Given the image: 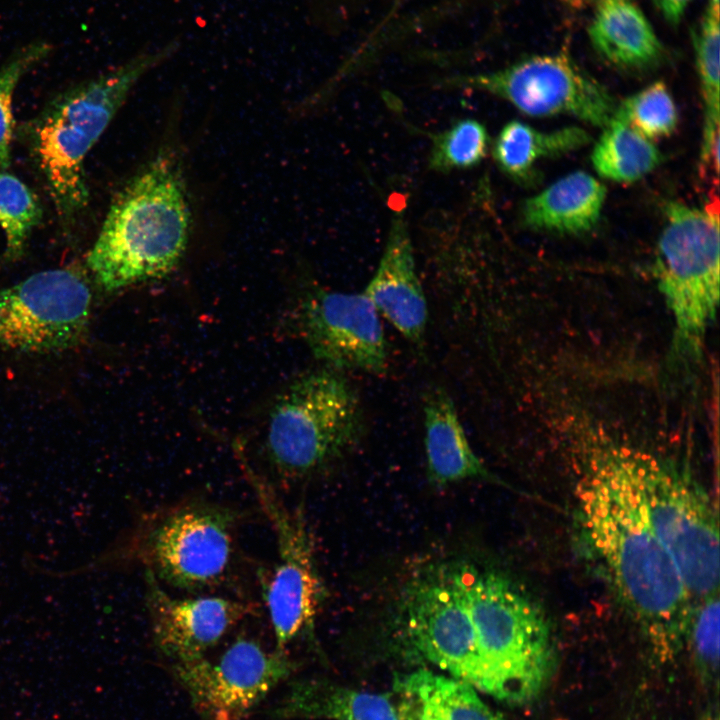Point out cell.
Returning <instances> with one entry per match:
<instances>
[{
	"instance_id": "obj_19",
	"label": "cell",
	"mask_w": 720,
	"mask_h": 720,
	"mask_svg": "<svg viewBox=\"0 0 720 720\" xmlns=\"http://www.w3.org/2000/svg\"><path fill=\"white\" fill-rule=\"evenodd\" d=\"M606 187L595 177L575 171L528 198L521 221L529 229L556 234L590 231L599 221Z\"/></svg>"
},
{
	"instance_id": "obj_33",
	"label": "cell",
	"mask_w": 720,
	"mask_h": 720,
	"mask_svg": "<svg viewBox=\"0 0 720 720\" xmlns=\"http://www.w3.org/2000/svg\"><path fill=\"white\" fill-rule=\"evenodd\" d=\"M701 720H719L718 716L713 713H708Z\"/></svg>"
},
{
	"instance_id": "obj_15",
	"label": "cell",
	"mask_w": 720,
	"mask_h": 720,
	"mask_svg": "<svg viewBox=\"0 0 720 720\" xmlns=\"http://www.w3.org/2000/svg\"><path fill=\"white\" fill-rule=\"evenodd\" d=\"M145 578L153 643L171 664L204 656L252 613L250 604L223 596H173L148 570Z\"/></svg>"
},
{
	"instance_id": "obj_5",
	"label": "cell",
	"mask_w": 720,
	"mask_h": 720,
	"mask_svg": "<svg viewBox=\"0 0 720 720\" xmlns=\"http://www.w3.org/2000/svg\"><path fill=\"white\" fill-rule=\"evenodd\" d=\"M365 431L361 400L342 371L325 367L294 380L270 415L266 455L284 481L306 479L335 463Z\"/></svg>"
},
{
	"instance_id": "obj_6",
	"label": "cell",
	"mask_w": 720,
	"mask_h": 720,
	"mask_svg": "<svg viewBox=\"0 0 720 720\" xmlns=\"http://www.w3.org/2000/svg\"><path fill=\"white\" fill-rule=\"evenodd\" d=\"M625 451L652 529L691 597L718 592V521L708 495L687 472L672 464L648 453Z\"/></svg>"
},
{
	"instance_id": "obj_12",
	"label": "cell",
	"mask_w": 720,
	"mask_h": 720,
	"mask_svg": "<svg viewBox=\"0 0 720 720\" xmlns=\"http://www.w3.org/2000/svg\"><path fill=\"white\" fill-rule=\"evenodd\" d=\"M249 480L276 538L277 559L262 593L275 637L286 653L300 637L313 634L323 595L312 544L303 518L290 511L273 488L248 471Z\"/></svg>"
},
{
	"instance_id": "obj_28",
	"label": "cell",
	"mask_w": 720,
	"mask_h": 720,
	"mask_svg": "<svg viewBox=\"0 0 720 720\" xmlns=\"http://www.w3.org/2000/svg\"><path fill=\"white\" fill-rule=\"evenodd\" d=\"M52 43L37 39L16 48L0 67V170L11 160L14 133L13 96L22 77L52 52Z\"/></svg>"
},
{
	"instance_id": "obj_31",
	"label": "cell",
	"mask_w": 720,
	"mask_h": 720,
	"mask_svg": "<svg viewBox=\"0 0 720 720\" xmlns=\"http://www.w3.org/2000/svg\"><path fill=\"white\" fill-rule=\"evenodd\" d=\"M566 5L570 6L571 8H583L589 0H561Z\"/></svg>"
},
{
	"instance_id": "obj_4",
	"label": "cell",
	"mask_w": 720,
	"mask_h": 720,
	"mask_svg": "<svg viewBox=\"0 0 720 720\" xmlns=\"http://www.w3.org/2000/svg\"><path fill=\"white\" fill-rule=\"evenodd\" d=\"M481 668L479 690L523 704L540 694L556 662L555 644L543 611L510 579L461 562Z\"/></svg>"
},
{
	"instance_id": "obj_16",
	"label": "cell",
	"mask_w": 720,
	"mask_h": 720,
	"mask_svg": "<svg viewBox=\"0 0 720 720\" xmlns=\"http://www.w3.org/2000/svg\"><path fill=\"white\" fill-rule=\"evenodd\" d=\"M384 317L410 344H424L428 304L416 272L412 241L404 216L397 213L374 275L363 291Z\"/></svg>"
},
{
	"instance_id": "obj_11",
	"label": "cell",
	"mask_w": 720,
	"mask_h": 720,
	"mask_svg": "<svg viewBox=\"0 0 720 720\" xmlns=\"http://www.w3.org/2000/svg\"><path fill=\"white\" fill-rule=\"evenodd\" d=\"M92 293L72 269L37 272L0 289V348L30 353L63 351L86 335Z\"/></svg>"
},
{
	"instance_id": "obj_22",
	"label": "cell",
	"mask_w": 720,
	"mask_h": 720,
	"mask_svg": "<svg viewBox=\"0 0 720 720\" xmlns=\"http://www.w3.org/2000/svg\"><path fill=\"white\" fill-rule=\"evenodd\" d=\"M589 141L588 132L577 126L543 132L524 122L511 120L498 133L492 155L506 175L526 181L539 160L575 151Z\"/></svg>"
},
{
	"instance_id": "obj_17",
	"label": "cell",
	"mask_w": 720,
	"mask_h": 720,
	"mask_svg": "<svg viewBox=\"0 0 720 720\" xmlns=\"http://www.w3.org/2000/svg\"><path fill=\"white\" fill-rule=\"evenodd\" d=\"M423 424L427 475L432 484L496 479L472 449L456 406L443 387L432 386L424 393Z\"/></svg>"
},
{
	"instance_id": "obj_23",
	"label": "cell",
	"mask_w": 720,
	"mask_h": 720,
	"mask_svg": "<svg viewBox=\"0 0 720 720\" xmlns=\"http://www.w3.org/2000/svg\"><path fill=\"white\" fill-rule=\"evenodd\" d=\"M661 161L662 155L653 142L616 115L603 127L591 155L599 176L618 183L642 179Z\"/></svg>"
},
{
	"instance_id": "obj_24",
	"label": "cell",
	"mask_w": 720,
	"mask_h": 720,
	"mask_svg": "<svg viewBox=\"0 0 720 720\" xmlns=\"http://www.w3.org/2000/svg\"><path fill=\"white\" fill-rule=\"evenodd\" d=\"M719 15L707 8L699 29L692 36L704 104L700 160L705 171L719 158Z\"/></svg>"
},
{
	"instance_id": "obj_32",
	"label": "cell",
	"mask_w": 720,
	"mask_h": 720,
	"mask_svg": "<svg viewBox=\"0 0 720 720\" xmlns=\"http://www.w3.org/2000/svg\"><path fill=\"white\" fill-rule=\"evenodd\" d=\"M707 8L719 14V0H709Z\"/></svg>"
},
{
	"instance_id": "obj_1",
	"label": "cell",
	"mask_w": 720,
	"mask_h": 720,
	"mask_svg": "<svg viewBox=\"0 0 720 720\" xmlns=\"http://www.w3.org/2000/svg\"><path fill=\"white\" fill-rule=\"evenodd\" d=\"M584 537L661 658L686 640L691 595L650 524L624 447L593 454L576 484Z\"/></svg>"
},
{
	"instance_id": "obj_13",
	"label": "cell",
	"mask_w": 720,
	"mask_h": 720,
	"mask_svg": "<svg viewBox=\"0 0 720 720\" xmlns=\"http://www.w3.org/2000/svg\"><path fill=\"white\" fill-rule=\"evenodd\" d=\"M296 666L288 653L238 636L217 660L173 663L171 672L202 720H245Z\"/></svg>"
},
{
	"instance_id": "obj_2",
	"label": "cell",
	"mask_w": 720,
	"mask_h": 720,
	"mask_svg": "<svg viewBox=\"0 0 720 720\" xmlns=\"http://www.w3.org/2000/svg\"><path fill=\"white\" fill-rule=\"evenodd\" d=\"M190 224L181 160L162 148L113 199L87 266L107 291L162 278L184 255Z\"/></svg>"
},
{
	"instance_id": "obj_21",
	"label": "cell",
	"mask_w": 720,
	"mask_h": 720,
	"mask_svg": "<svg viewBox=\"0 0 720 720\" xmlns=\"http://www.w3.org/2000/svg\"><path fill=\"white\" fill-rule=\"evenodd\" d=\"M588 35L595 51L620 68L647 69L664 57L651 24L630 0H600Z\"/></svg>"
},
{
	"instance_id": "obj_25",
	"label": "cell",
	"mask_w": 720,
	"mask_h": 720,
	"mask_svg": "<svg viewBox=\"0 0 720 720\" xmlns=\"http://www.w3.org/2000/svg\"><path fill=\"white\" fill-rule=\"evenodd\" d=\"M37 195L17 176L0 170V227L6 238L4 257L17 260L42 219Z\"/></svg>"
},
{
	"instance_id": "obj_27",
	"label": "cell",
	"mask_w": 720,
	"mask_h": 720,
	"mask_svg": "<svg viewBox=\"0 0 720 720\" xmlns=\"http://www.w3.org/2000/svg\"><path fill=\"white\" fill-rule=\"evenodd\" d=\"M429 168L439 172L467 169L478 165L489 148L485 126L475 119H462L449 129L431 135Z\"/></svg>"
},
{
	"instance_id": "obj_14",
	"label": "cell",
	"mask_w": 720,
	"mask_h": 720,
	"mask_svg": "<svg viewBox=\"0 0 720 720\" xmlns=\"http://www.w3.org/2000/svg\"><path fill=\"white\" fill-rule=\"evenodd\" d=\"M298 312L304 341L326 367L371 374L387 368L380 315L364 292L317 288L303 297Z\"/></svg>"
},
{
	"instance_id": "obj_7",
	"label": "cell",
	"mask_w": 720,
	"mask_h": 720,
	"mask_svg": "<svg viewBox=\"0 0 720 720\" xmlns=\"http://www.w3.org/2000/svg\"><path fill=\"white\" fill-rule=\"evenodd\" d=\"M654 272L675 323L674 351L697 356L719 301L718 208L668 202Z\"/></svg>"
},
{
	"instance_id": "obj_18",
	"label": "cell",
	"mask_w": 720,
	"mask_h": 720,
	"mask_svg": "<svg viewBox=\"0 0 720 720\" xmlns=\"http://www.w3.org/2000/svg\"><path fill=\"white\" fill-rule=\"evenodd\" d=\"M269 714L281 720H400L393 694L361 691L320 679L290 683Z\"/></svg>"
},
{
	"instance_id": "obj_20",
	"label": "cell",
	"mask_w": 720,
	"mask_h": 720,
	"mask_svg": "<svg viewBox=\"0 0 720 720\" xmlns=\"http://www.w3.org/2000/svg\"><path fill=\"white\" fill-rule=\"evenodd\" d=\"M400 720H504L469 683L421 669L394 683Z\"/></svg>"
},
{
	"instance_id": "obj_10",
	"label": "cell",
	"mask_w": 720,
	"mask_h": 720,
	"mask_svg": "<svg viewBox=\"0 0 720 720\" xmlns=\"http://www.w3.org/2000/svg\"><path fill=\"white\" fill-rule=\"evenodd\" d=\"M445 86L484 91L534 117L569 115L605 127L616 103L565 53L535 55L489 73L455 76Z\"/></svg>"
},
{
	"instance_id": "obj_3",
	"label": "cell",
	"mask_w": 720,
	"mask_h": 720,
	"mask_svg": "<svg viewBox=\"0 0 720 720\" xmlns=\"http://www.w3.org/2000/svg\"><path fill=\"white\" fill-rule=\"evenodd\" d=\"M173 46L142 53L123 65L83 81L57 95L29 123L32 158L64 224L77 219L88 203L84 162L129 92Z\"/></svg>"
},
{
	"instance_id": "obj_8",
	"label": "cell",
	"mask_w": 720,
	"mask_h": 720,
	"mask_svg": "<svg viewBox=\"0 0 720 720\" xmlns=\"http://www.w3.org/2000/svg\"><path fill=\"white\" fill-rule=\"evenodd\" d=\"M396 626L408 649L479 690L481 668L461 562L432 565L404 586Z\"/></svg>"
},
{
	"instance_id": "obj_30",
	"label": "cell",
	"mask_w": 720,
	"mask_h": 720,
	"mask_svg": "<svg viewBox=\"0 0 720 720\" xmlns=\"http://www.w3.org/2000/svg\"><path fill=\"white\" fill-rule=\"evenodd\" d=\"M691 1L692 0H653L665 20L673 26L679 24Z\"/></svg>"
},
{
	"instance_id": "obj_9",
	"label": "cell",
	"mask_w": 720,
	"mask_h": 720,
	"mask_svg": "<svg viewBox=\"0 0 720 720\" xmlns=\"http://www.w3.org/2000/svg\"><path fill=\"white\" fill-rule=\"evenodd\" d=\"M237 520V512L222 505L179 504L143 529L137 553L159 582L186 591L212 588L231 568Z\"/></svg>"
},
{
	"instance_id": "obj_26",
	"label": "cell",
	"mask_w": 720,
	"mask_h": 720,
	"mask_svg": "<svg viewBox=\"0 0 720 720\" xmlns=\"http://www.w3.org/2000/svg\"><path fill=\"white\" fill-rule=\"evenodd\" d=\"M614 115L652 141L670 136L677 128L678 110L663 81H657L624 99Z\"/></svg>"
},
{
	"instance_id": "obj_29",
	"label": "cell",
	"mask_w": 720,
	"mask_h": 720,
	"mask_svg": "<svg viewBox=\"0 0 720 720\" xmlns=\"http://www.w3.org/2000/svg\"><path fill=\"white\" fill-rule=\"evenodd\" d=\"M719 595L700 598L691 610L687 637L704 680H716L719 668Z\"/></svg>"
}]
</instances>
